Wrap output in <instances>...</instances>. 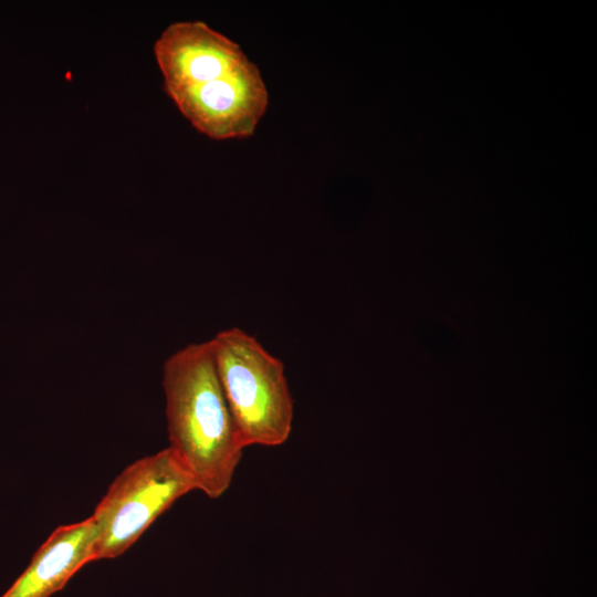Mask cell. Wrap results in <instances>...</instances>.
Listing matches in <instances>:
<instances>
[{"label": "cell", "instance_id": "obj_1", "mask_svg": "<svg viewBox=\"0 0 597 597\" xmlns=\"http://www.w3.org/2000/svg\"><path fill=\"white\" fill-rule=\"evenodd\" d=\"M169 448L210 499L230 486L242 446L223 395L210 344H190L164 365Z\"/></svg>", "mask_w": 597, "mask_h": 597}, {"label": "cell", "instance_id": "obj_2", "mask_svg": "<svg viewBox=\"0 0 597 597\" xmlns=\"http://www.w3.org/2000/svg\"><path fill=\"white\" fill-rule=\"evenodd\" d=\"M209 344L244 449L283 444L292 430L293 400L282 362L238 327L219 332Z\"/></svg>", "mask_w": 597, "mask_h": 597}, {"label": "cell", "instance_id": "obj_3", "mask_svg": "<svg viewBox=\"0 0 597 597\" xmlns=\"http://www.w3.org/2000/svg\"><path fill=\"white\" fill-rule=\"evenodd\" d=\"M196 483L168 447L126 467L112 482L91 516L97 527L95 561L125 553Z\"/></svg>", "mask_w": 597, "mask_h": 597}, {"label": "cell", "instance_id": "obj_4", "mask_svg": "<svg viewBox=\"0 0 597 597\" xmlns=\"http://www.w3.org/2000/svg\"><path fill=\"white\" fill-rule=\"evenodd\" d=\"M167 94L198 132L217 140L251 136L269 104L261 72L251 61L223 77Z\"/></svg>", "mask_w": 597, "mask_h": 597}, {"label": "cell", "instance_id": "obj_5", "mask_svg": "<svg viewBox=\"0 0 597 597\" xmlns=\"http://www.w3.org/2000/svg\"><path fill=\"white\" fill-rule=\"evenodd\" d=\"M154 53L166 93L223 77L250 61L239 44L202 21L169 24Z\"/></svg>", "mask_w": 597, "mask_h": 597}, {"label": "cell", "instance_id": "obj_6", "mask_svg": "<svg viewBox=\"0 0 597 597\" xmlns=\"http://www.w3.org/2000/svg\"><path fill=\"white\" fill-rule=\"evenodd\" d=\"M97 527L92 517L59 526L1 597H50L85 564L95 561Z\"/></svg>", "mask_w": 597, "mask_h": 597}]
</instances>
